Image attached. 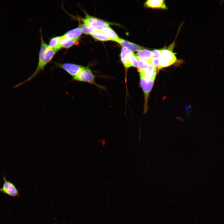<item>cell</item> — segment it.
I'll list each match as a JSON object with an SVG mask.
<instances>
[{
	"label": "cell",
	"instance_id": "1",
	"mask_svg": "<svg viewBox=\"0 0 224 224\" xmlns=\"http://www.w3.org/2000/svg\"><path fill=\"white\" fill-rule=\"evenodd\" d=\"M41 46L40 51L38 63L37 68L33 73L27 79L16 85L15 87L20 86L23 84L30 81L41 71L52 59L56 53L58 51L56 49L49 48L41 36Z\"/></svg>",
	"mask_w": 224,
	"mask_h": 224
},
{
	"label": "cell",
	"instance_id": "2",
	"mask_svg": "<svg viewBox=\"0 0 224 224\" xmlns=\"http://www.w3.org/2000/svg\"><path fill=\"white\" fill-rule=\"evenodd\" d=\"M159 60L160 70L174 63L177 61V58L172 50L164 49H161Z\"/></svg>",
	"mask_w": 224,
	"mask_h": 224
},
{
	"label": "cell",
	"instance_id": "3",
	"mask_svg": "<svg viewBox=\"0 0 224 224\" xmlns=\"http://www.w3.org/2000/svg\"><path fill=\"white\" fill-rule=\"evenodd\" d=\"M87 82L96 85L95 77L90 69L87 67H82L79 72L72 77L71 81Z\"/></svg>",
	"mask_w": 224,
	"mask_h": 224
},
{
	"label": "cell",
	"instance_id": "4",
	"mask_svg": "<svg viewBox=\"0 0 224 224\" xmlns=\"http://www.w3.org/2000/svg\"><path fill=\"white\" fill-rule=\"evenodd\" d=\"M2 179L3 184L0 188V192L14 198L20 197V190L17 188L14 183L7 180L5 173Z\"/></svg>",
	"mask_w": 224,
	"mask_h": 224
},
{
	"label": "cell",
	"instance_id": "5",
	"mask_svg": "<svg viewBox=\"0 0 224 224\" xmlns=\"http://www.w3.org/2000/svg\"><path fill=\"white\" fill-rule=\"evenodd\" d=\"M82 20L93 30L102 31L104 28L109 27L108 22L88 15H86V18Z\"/></svg>",
	"mask_w": 224,
	"mask_h": 224
},
{
	"label": "cell",
	"instance_id": "6",
	"mask_svg": "<svg viewBox=\"0 0 224 224\" xmlns=\"http://www.w3.org/2000/svg\"><path fill=\"white\" fill-rule=\"evenodd\" d=\"M140 77V85L144 93L145 102L144 113H145L148 110V98L153 86L155 80L146 79L142 77Z\"/></svg>",
	"mask_w": 224,
	"mask_h": 224
},
{
	"label": "cell",
	"instance_id": "7",
	"mask_svg": "<svg viewBox=\"0 0 224 224\" xmlns=\"http://www.w3.org/2000/svg\"><path fill=\"white\" fill-rule=\"evenodd\" d=\"M56 67L62 69L69 75L73 77L80 70L82 66L73 63H55Z\"/></svg>",
	"mask_w": 224,
	"mask_h": 224
},
{
	"label": "cell",
	"instance_id": "8",
	"mask_svg": "<svg viewBox=\"0 0 224 224\" xmlns=\"http://www.w3.org/2000/svg\"><path fill=\"white\" fill-rule=\"evenodd\" d=\"M145 6L152 8L167 9V7L163 0H148L144 3Z\"/></svg>",
	"mask_w": 224,
	"mask_h": 224
},
{
	"label": "cell",
	"instance_id": "9",
	"mask_svg": "<svg viewBox=\"0 0 224 224\" xmlns=\"http://www.w3.org/2000/svg\"><path fill=\"white\" fill-rule=\"evenodd\" d=\"M117 42L123 47L134 51L138 52L144 48L140 46L123 39L119 38Z\"/></svg>",
	"mask_w": 224,
	"mask_h": 224
},
{
	"label": "cell",
	"instance_id": "10",
	"mask_svg": "<svg viewBox=\"0 0 224 224\" xmlns=\"http://www.w3.org/2000/svg\"><path fill=\"white\" fill-rule=\"evenodd\" d=\"M138 71L143 70L148 72H153L158 71L156 68L147 62L141 59H138Z\"/></svg>",
	"mask_w": 224,
	"mask_h": 224
},
{
	"label": "cell",
	"instance_id": "11",
	"mask_svg": "<svg viewBox=\"0 0 224 224\" xmlns=\"http://www.w3.org/2000/svg\"><path fill=\"white\" fill-rule=\"evenodd\" d=\"M133 52V51L125 47H123L121 49L120 57L121 61L124 67L128 68L132 67L127 59L128 55Z\"/></svg>",
	"mask_w": 224,
	"mask_h": 224
},
{
	"label": "cell",
	"instance_id": "12",
	"mask_svg": "<svg viewBox=\"0 0 224 224\" xmlns=\"http://www.w3.org/2000/svg\"><path fill=\"white\" fill-rule=\"evenodd\" d=\"M135 55L138 59H141L147 62L153 57L152 51L147 49H142L139 50Z\"/></svg>",
	"mask_w": 224,
	"mask_h": 224
},
{
	"label": "cell",
	"instance_id": "13",
	"mask_svg": "<svg viewBox=\"0 0 224 224\" xmlns=\"http://www.w3.org/2000/svg\"><path fill=\"white\" fill-rule=\"evenodd\" d=\"M82 32L79 27L70 30L65 35L71 39H79Z\"/></svg>",
	"mask_w": 224,
	"mask_h": 224
},
{
	"label": "cell",
	"instance_id": "14",
	"mask_svg": "<svg viewBox=\"0 0 224 224\" xmlns=\"http://www.w3.org/2000/svg\"><path fill=\"white\" fill-rule=\"evenodd\" d=\"M91 35L95 40H98L106 41L111 40L109 37L102 31L94 30L93 33Z\"/></svg>",
	"mask_w": 224,
	"mask_h": 224
},
{
	"label": "cell",
	"instance_id": "15",
	"mask_svg": "<svg viewBox=\"0 0 224 224\" xmlns=\"http://www.w3.org/2000/svg\"><path fill=\"white\" fill-rule=\"evenodd\" d=\"M61 37V36H58L51 39L48 44L49 48L58 50L60 49L61 48L60 45V41Z\"/></svg>",
	"mask_w": 224,
	"mask_h": 224
},
{
	"label": "cell",
	"instance_id": "16",
	"mask_svg": "<svg viewBox=\"0 0 224 224\" xmlns=\"http://www.w3.org/2000/svg\"><path fill=\"white\" fill-rule=\"evenodd\" d=\"M111 40L117 42L119 38L115 32L110 27L104 28L102 30Z\"/></svg>",
	"mask_w": 224,
	"mask_h": 224
},
{
	"label": "cell",
	"instance_id": "17",
	"mask_svg": "<svg viewBox=\"0 0 224 224\" xmlns=\"http://www.w3.org/2000/svg\"><path fill=\"white\" fill-rule=\"evenodd\" d=\"M139 72L140 77H142L146 79L155 80L157 71L153 72H148L142 70Z\"/></svg>",
	"mask_w": 224,
	"mask_h": 224
},
{
	"label": "cell",
	"instance_id": "18",
	"mask_svg": "<svg viewBox=\"0 0 224 224\" xmlns=\"http://www.w3.org/2000/svg\"><path fill=\"white\" fill-rule=\"evenodd\" d=\"M127 59L132 66L137 68L138 67V60L133 52L128 55Z\"/></svg>",
	"mask_w": 224,
	"mask_h": 224
},
{
	"label": "cell",
	"instance_id": "19",
	"mask_svg": "<svg viewBox=\"0 0 224 224\" xmlns=\"http://www.w3.org/2000/svg\"><path fill=\"white\" fill-rule=\"evenodd\" d=\"M83 23L81 24L79 27L82 33L86 35H91L93 33L94 30L92 29L86 23L83 21Z\"/></svg>",
	"mask_w": 224,
	"mask_h": 224
},
{
	"label": "cell",
	"instance_id": "20",
	"mask_svg": "<svg viewBox=\"0 0 224 224\" xmlns=\"http://www.w3.org/2000/svg\"><path fill=\"white\" fill-rule=\"evenodd\" d=\"M147 62L158 70H159L160 63L159 58L153 57Z\"/></svg>",
	"mask_w": 224,
	"mask_h": 224
},
{
	"label": "cell",
	"instance_id": "21",
	"mask_svg": "<svg viewBox=\"0 0 224 224\" xmlns=\"http://www.w3.org/2000/svg\"><path fill=\"white\" fill-rule=\"evenodd\" d=\"M79 39H70L62 46V48L68 49L74 45Z\"/></svg>",
	"mask_w": 224,
	"mask_h": 224
},
{
	"label": "cell",
	"instance_id": "22",
	"mask_svg": "<svg viewBox=\"0 0 224 224\" xmlns=\"http://www.w3.org/2000/svg\"><path fill=\"white\" fill-rule=\"evenodd\" d=\"M161 49H155L152 51L153 57L159 58L161 55Z\"/></svg>",
	"mask_w": 224,
	"mask_h": 224
}]
</instances>
